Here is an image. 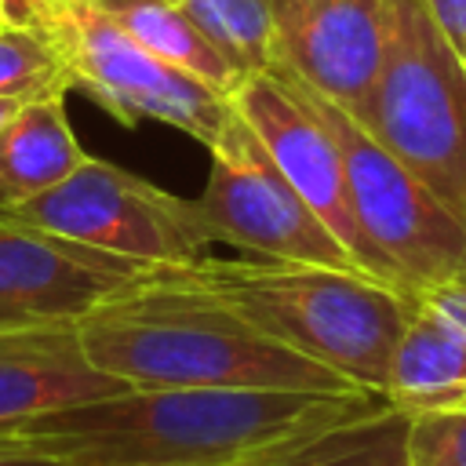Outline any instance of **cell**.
<instances>
[{
  "label": "cell",
  "mask_w": 466,
  "mask_h": 466,
  "mask_svg": "<svg viewBox=\"0 0 466 466\" xmlns=\"http://www.w3.org/2000/svg\"><path fill=\"white\" fill-rule=\"evenodd\" d=\"M459 273H462V277H466V255H462V266H459Z\"/></svg>",
  "instance_id": "obj_27"
},
{
  "label": "cell",
  "mask_w": 466,
  "mask_h": 466,
  "mask_svg": "<svg viewBox=\"0 0 466 466\" xmlns=\"http://www.w3.org/2000/svg\"><path fill=\"white\" fill-rule=\"evenodd\" d=\"M408 466H466V397L408 415Z\"/></svg>",
  "instance_id": "obj_19"
},
{
  "label": "cell",
  "mask_w": 466,
  "mask_h": 466,
  "mask_svg": "<svg viewBox=\"0 0 466 466\" xmlns=\"http://www.w3.org/2000/svg\"><path fill=\"white\" fill-rule=\"evenodd\" d=\"M120 390L131 386L87 360L76 324L0 328V426L113 397Z\"/></svg>",
  "instance_id": "obj_12"
},
{
  "label": "cell",
  "mask_w": 466,
  "mask_h": 466,
  "mask_svg": "<svg viewBox=\"0 0 466 466\" xmlns=\"http://www.w3.org/2000/svg\"><path fill=\"white\" fill-rule=\"evenodd\" d=\"M462 62H466V55H462Z\"/></svg>",
  "instance_id": "obj_28"
},
{
  "label": "cell",
  "mask_w": 466,
  "mask_h": 466,
  "mask_svg": "<svg viewBox=\"0 0 466 466\" xmlns=\"http://www.w3.org/2000/svg\"><path fill=\"white\" fill-rule=\"evenodd\" d=\"M149 262L0 215V328L76 324Z\"/></svg>",
  "instance_id": "obj_10"
},
{
  "label": "cell",
  "mask_w": 466,
  "mask_h": 466,
  "mask_svg": "<svg viewBox=\"0 0 466 466\" xmlns=\"http://www.w3.org/2000/svg\"><path fill=\"white\" fill-rule=\"evenodd\" d=\"M229 102L258 135V142L266 146L273 164L284 171V178L302 193V200L320 215V222L342 240V248L357 258V266L375 277V266L368 258V248L360 240V229L350 208L342 149L317 95L306 84H299L288 69L273 66L244 76L229 95Z\"/></svg>",
  "instance_id": "obj_9"
},
{
  "label": "cell",
  "mask_w": 466,
  "mask_h": 466,
  "mask_svg": "<svg viewBox=\"0 0 466 466\" xmlns=\"http://www.w3.org/2000/svg\"><path fill=\"white\" fill-rule=\"evenodd\" d=\"M404 299H411L415 306L430 309L433 317H441L444 324H451L455 331L466 335V277L462 273H451L444 280L411 288V291H404Z\"/></svg>",
  "instance_id": "obj_20"
},
{
  "label": "cell",
  "mask_w": 466,
  "mask_h": 466,
  "mask_svg": "<svg viewBox=\"0 0 466 466\" xmlns=\"http://www.w3.org/2000/svg\"><path fill=\"white\" fill-rule=\"evenodd\" d=\"M244 76L277 66V0H167Z\"/></svg>",
  "instance_id": "obj_17"
},
{
  "label": "cell",
  "mask_w": 466,
  "mask_h": 466,
  "mask_svg": "<svg viewBox=\"0 0 466 466\" xmlns=\"http://www.w3.org/2000/svg\"><path fill=\"white\" fill-rule=\"evenodd\" d=\"M142 47H149L167 66L189 73L193 80L208 84L218 95H233L240 84V73L229 66V58L204 36V29L186 18L167 0H124L116 7H106Z\"/></svg>",
  "instance_id": "obj_15"
},
{
  "label": "cell",
  "mask_w": 466,
  "mask_h": 466,
  "mask_svg": "<svg viewBox=\"0 0 466 466\" xmlns=\"http://www.w3.org/2000/svg\"><path fill=\"white\" fill-rule=\"evenodd\" d=\"M386 408L393 404L375 390H120L0 426V451L62 466H248L273 448Z\"/></svg>",
  "instance_id": "obj_1"
},
{
  "label": "cell",
  "mask_w": 466,
  "mask_h": 466,
  "mask_svg": "<svg viewBox=\"0 0 466 466\" xmlns=\"http://www.w3.org/2000/svg\"><path fill=\"white\" fill-rule=\"evenodd\" d=\"M397 33V0H277V69L342 109L375 87Z\"/></svg>",
  "instance_id": "obj_11"
},
{
  "label": "cell",
  "mask_w": 466,
  "mask_h": 466,
  "mask_svg": "<svg viewBox=\"0 0 466 466\" xmlns=\"http://www.w3.org/2000/svg\"><path fill=\"white\" fill-rule=\"evenodd\" d=\"M208 153L211 171L204 193L193 197V208L211 244L222 240L244 248L248 255L360 269L357 258L342 248V240L284 178V171L273 164L258 135L237 113V106L229 109Z\"/></svg>",
  "instance_id": "obj_7"
},
{
  "label": "cell",
  "mask_w": 466,
  "mask_h": 466,
  "mask_svg": "<svg viewBox=\"0 0 466 466\" xmlns=\"http://www.w3.org/2000/svg\"><path fill=\"white\" fill-rule=\"evenodd\" d=\"M4 22H11V18H7V4L0 0V25H4Z\"/></svg>",
  "instance_id": "obj_25"
},
{
  "label": "cell",
  "mask_w": 466,
  "mask_h": 466,
  "mask_svg": "<svg viewBox=\"0 0 466 466\" xmlns=\"http://www.w3.org/2000/svg\"><path fill=\"white\" fill-rule=\"evenodd\" d=\"M419 7L444 33V40L459 55H466V0H419Z\"/></svg>",
  "instance_id": "obj_21"
},
{
  "label": "cell",
  "mask_w": 466,
  "mask_h": 466,
  "mask_svg": "<svg viewBox=\"0 0 466 466\" xmlns=\"http://www.w3.org/2000/svg\"><path fill=\"white\" fill-rule=\"evenodd\" d=\"M55 91H69L66 62L55 40L33 22H4L0 25V95L33 102Z\"/></svg>",
  "instance_id": "obj_18"
},
{
  "label": "cell",
  "mask_w": 466,
  "mask_h": 466,
  "mask_svg": "<svg viewBox=\"0 0 466 466\" xmlns=\"http://www.w3.org/2000/svg\"><path fill=\"white\" fill-rule=\"evenodd\" d=\"M84 160L66 116V91L25 102L0 131V211L55 189Z\"/></svg>",
  "instance_id": "obj_13"
},
{
  "label": "cell",
  "mask_w": 466,
  "mask_h": 466,
  "mask_svg": "<svg viewBox=\"0 0 466 466\" xmlns=\"http://www.w3.org/2000/svg\"><path fill=\"white\" fill-rule=\"evenodd\" d=\"M95 4H102V7H116V4H124V0H95Z\"/></svg>",
  "instance_id": "obj_26"
},
{
  "label": "cell",
  "mask_w": 466,
  "mask_h": 466,
  "mask_svg": "<svg viewBox=\"0 0 466 466\" xmlns=\"http://www.w3.org/2000/svg\"><path fill=\"white\" fill-rule=\"evenodd\" d=\"M4 4H7V18L11 22H29V11H33L36 0H4Z\"/></svg>",
  "instance_id": "obj_23"
},
{
  "label": "cell",
  "mask_w": 466,
  "mask_h": 466,
  "mask_svg": "<svg viewBox=\"0 0 466 466\" xmlns=\"http://www.w3.org/2000/svg\"><path fill=\"white\" fill-rule=\"evenodd\" d=\"M0 466H62V462L44 459V455H29V451H0Z\"/></svg>",
  "instance_id": "obj_22"
},
{
  "label": "cell",
  "mask_w": 466,
  "mask_h": 466,
  "mask_svg": "<svg viewBox=\"0 0 466 466\" xmlns=\"http://www.w3.org/2000/svg\"><path fill=\"white\" fill-rule=\"evenodd\" d=\"M22 106H25L22 98H7V95H0V131L7 127V120H11V116L22 109Z\"/></svg>",
  "instance_id": "obj_24"
},
{
  "label": "cell",
  "mask_w": 466,
  "mask_h": 466,
  "mask_svg": "<svg viewBox=\"0 0 466 466\" xmlns=\"http://www.w3.org/2000/svg\"><path fill=\"white\" fill-rule=\"evenodd\" d=\"M175 269L266 339L335 368L360 390L386 393L390 357L408 313L404 291L386 280L266 255H197Z\"/></svg>",
  "instance_id": "obj_3"
},
{
  "label": "cell",
  "mask_w": 466,
  "mask_h": 466,
  "mask_svg": "<svg viewBox=\"0 0 466 466\" xmlns=\"http://www.w3.org/2000/svg\"><path fill=\"white\" fill-rule=\"evenodd\" d=\"M0 215L149 266L189 262L211 244L193 200L164 193L153 182L95 157H87L55 189L18 208H4Z\"/></svg>",
  "instance_id": "obj_8"
},
{
  "label": "cell",
  "mask_w": 466,
  "mask_h": 466,
  "mask_svg": "<svg viewBox=\"0 0 466 466\" xmlns=\"http://www.w3.org/2000/svg\"><path fill=\"white\" fill-rule=\"evenodd\" d=\"M317 102L339 138L350 208L375 277L397 291H411L459 273L466 229L379 138L360 127L353 113L324 95H317Z\"/></svg>",
  "instance_id": "obj_6"
},
{
  "label": "cell",
  "mask_w": 466,
  "mask_h": 466,
  "mask_svg": "<svg viewBox=\"0 0 466 466\" xmlns=\"http://www.w3.org/2000/svg\"><path fill=\"white\" fill-rule=\"evenodd\" d=\"M353 116L466 229V62L419 0H397L393 47Z\"/></svg>",
  "instance_id": "obj_4"
},
{
  "label": "cell",
  "mask_w": 466,
  "mask_h": 466,
  "mask_svg": "<svg viewBox=\"0 0 466 466\" xmlns=\"http://www.w3.org/2000/svg\"><path fill=\"white\" fill-rule=\"evenodd\" d=\"M29 22L55 40L69 87L84 91L124 127L160 120L208 149L233 109L226 95L142 47L95 0H36Z\"/></svg>",
  "instance_id": "obj_5"
},
{
  "label": "cell",
  "mask_w": 466,
  "mask_h": 466,
  "mask_svg": "<svg viewBox=\"0 0 466 466\" xmlns=\"http://www.w3.org/2000/svg\"><path fill=\"white\" fill-rule=\"evenodd\" d=\"M466 397V335L408 299L404 328L390 357L386 400L400 411H430Z\"/></svg>",
  "instance_id": "obj_14"
},
{
  "label": "cell",
  "mask_w": 466,
  "mask_h": 466,
  "mask_svg": "<svg viewBox=\"0 0 466 466\" xmlns=\"http://www.w3.org/2000/svg\"><path fill=\"white\" fill-rule=\"evenodd\" d=\"M76 335L87 360L131 390H360L335 368L266 339L175 266H149L102 299L76 320Z\"/></svg>",
  "instance_id": "obj_2"
},
{
  "label": "cell",
  "mask_w": 466,
  "mask_h": 466,
  "mask_svg": "<svg viewBox=\"0 0 466 466\" xmlns=\"http://www.w3.org/2000/svg\"><path fill=\"white\" fill-rule=\"evenodd\" d=\"M248 466H408V411L386 408L273 448Z\"/></svg>",
  "instance_id": "obj_16"
}]
</instances>
